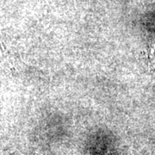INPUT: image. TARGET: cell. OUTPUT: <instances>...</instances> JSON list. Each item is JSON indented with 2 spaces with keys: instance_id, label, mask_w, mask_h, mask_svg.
Segmentation results:
<instances>
[{
  "instance_id": "obj_1",
  "label": "cell",
  "mask_w": 155,
  "mask_h": 155,
  "mask_svg": "<svg viewBox=\"0 0 155 155\" xmlns=\"http://www.w3.org/2000/svg\"><path fill=\"white\" fill-rule=\"evenodd\" d=\"M147 65L149 72H155V44L147 51Z\"/></svg>"
}]
</instances>
